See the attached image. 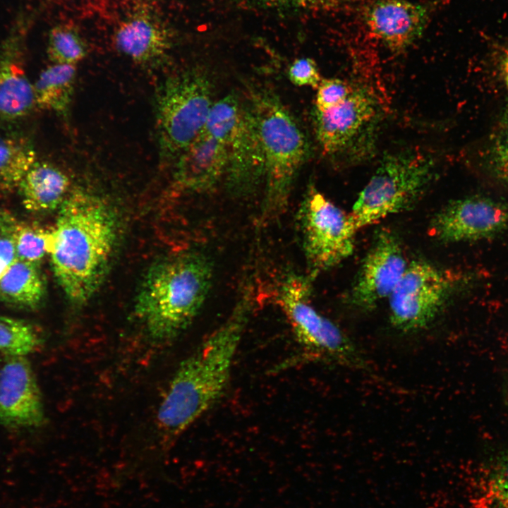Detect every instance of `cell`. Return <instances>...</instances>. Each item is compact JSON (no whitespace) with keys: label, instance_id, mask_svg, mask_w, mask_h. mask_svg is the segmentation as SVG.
<instances>
[{"label":"cell","instance_id":"cell-1","mask_svg":"<svg viewBox=\"0 0 508 508\" xmlns=\"http://www.w3.org/2000/svg\"><path fill=\"white\" fill-rule=\"evenodd\" d=\"M59 209L52 229V267L68 299L83 305L99 289L111 262L117 218L104 199L80 189L71 190Z\"/></svg>","mask_w":508,"mask_h":508},{"label":"cell","instance_id":"cell-2","mask_svg":"<svg viewBox=\"0 0 508 508\" xmlns=\"http://www.w3.org/2000/svg\"><path fill=\"white\" fill-rule=\"evenodd\" d=\"M252 305L248 289L227 320L181 363L157 411L159 425L165 432L181 433L221 397Z\"/></svg>","mask_w":508,"mask_h":508},{"label":"cell","instance_id":"cell-3","mask_svg":"<svg viewBox=\"0 0 508 508\" xmlns=\"http://www.w3.org/2000/svg\"><path fill=\"white\" fill-rule=\"evenodd\" d=\"M212 279V265L198 253L160 260L147 271L135 304V314L149 335L159 341L175 338L201 309Z\"/></svg>","mask_w":508,"mask_h":508},{"label":"cell","instance_id":"cell-4","mask_svg":"<svg viewBox=\"0 0 508 508\" xmlns=\"http://www.w3.org/2000/svg\"><path fill=\"white\" fill-rule=\"evenodd\" d=\"M265 158V215L280 212L288 202L294 181L308 153L306 136L281 100L270 91L251 97Z\"/></svg>","mask_w":508,"mask_h":508},{"label":"cell","instance_id":"cell-5","mask_svg":"<svg viewBox=\"0 0 508 508\" xmlns=\"http://www.w3.org/2000/svg\"><path fill=\"white\" fill-rule=\"evenodd\" d=\"M435 162L419 152L385 155L350 214L356 230L409 208L434 175Z\"/></svg>","mask_w":508,"mask_h":508},{"label":"cell","instance_id":"cell-6","mask_svg":"<svg viewBox=\"0 0 508 508\" xmlns=\"http://www.w3.org/2000/svg\"><path fill=\"white\" fill-rule=\"evenodd\" d=\"M209 80L188 71L167 78L156 97V120L161 159L180 155L205 131L212 107Z\"/></svg>","mask_w":508,"mask_h":508},{"label":"cell","instance_id":"cell-7","mask_svg":"<svg viewBox=\"0 0 508 508\" xmlns=\"http://www.w3.org/2000/svg\"><path fill=\"white\" fill-rule=\"evenodd\" d=\"M205 131L224 148L229 188L236 194L252 190L265 178V158L250 105L233 94L222 97L213 104Z\"/></svg>","mask_w":508,"mask_h":508},{"label":"cell","instance_id":"cell-8","mask_svg":"<svg viewBox=\"0 0 508 508\" xmlns=\"http://www.w3.org/2000/svg\"><path fill=\"white\" fill-rule=\"evenodd\" d=\"M310 277L290 272L282 278L277 303L293 333L305 349L315 356L358 368L365 361L355 344L310 302Z\"/></svg>","mask_w":508,"mask_h":508},{"label":"cell","instance_id":"cell-9","mask_svg":"<svg viewBox=\"0 0 508 508\" xmlns=\"http://www.w3.org/2000/svg\"><path fill=\"white\" fill-rule=\"evenodd\" d=\"M302 245L312 278L348 258L357 231L350 214L310 188L298 212Z\"/></svg>","mask_w":508,"mask_h":508},{"label":"cell","instance_id":"cell-10","mask_svg":"<svg viewBox=\"0 0 508 508\" xmlns=\"http://www.w3.org/2000/svg\"><path fill=\"white\" fill-rule=\"evenodd\" d=\"M453 288L454 280L433 265L411 262L388 298L391 324L402 332L428 327Z\"/></svg>","mask_w":508,"mask_h":508},{"label":"cell","instance_id":"cell-11","mask_svg":"<svg viewBox=\"0 0 508 508\" xmlns=\"http://www.w3.org/2000/svg\"><path fill=\"white\" fill-rule=\"evenodd\" d=\"M507 230L508 204L481 195L452 201L432 224L435 236L445 243L485 241Z\"/></svg>","mask_w":508,"mask_h":508},{"label":"cell","instance_id":"cell-12","mask_svg":"<svg viewBox=\"0 0 508 508\" xmlns=\"http://www.w3.org/2000/svg\"><path fill=\"white\" fill-rule=\"evenodd\" d=\"M378 116V103L363 88H353L341 103L325 110L315 108L313 121L317 139L327 154L350 148Z\"/></svg>","mask_w":508,"mask_h":508},{"label":"cell","instance_id":"cell-13","mask_svg":"<svg viewBox=\"0 0 508 508\" xmlns=\"http://www.w3.org/2000/svg\"><path fill=\"white\" fill-rule=\"evenodd\" d=\"M44 421L38 383L28 358L8 357L0 368V423L6 428H30Z\"/></svg>","mask_w":508,"mask_h":508},{"label":"cell","instance_id":"cell-14","mask_svg":"<svg viewBox=\"0 0 508 508\" xmlns=\"http://www.w3.org/2000/svg\"><path fill=\"white\" fill-rule=\"evenodd\" d=\"M408 265L397 238L389 232L380 233L358 272L351 289V303L368 309L388 298Z\"/></svg>","mask_w":508,"mask_h":508},{"label":"cell","instance_id":"cell-15","mask_svg":"<svg viewBox=\"0 0 508 508\" xmlns=\"http://www.w3.org/2000/svg\"><path fill=\"white\" fill-rule=\"evenodd\" d=\"M429 8L407 0H377L364 13L370 34L393 52L406 50L427 25Z\"/></svg>","mask_w":508,"mask_h":508},{"label":"cell","instance_id":"cell-16","mask_svg":"<svg viewBox=\"0 0 508 508\" xmlns=\"http://www.w3.org/2000/svg\"><path fill=\"white\" fill-rule=\"evenodd\" d=\"M226 168L224 147L205 131L176 159L174 179L182 189L201 191L215 185Z\"/></svg>","mask_w":508,"mask_h":508},{"label":"cell","instance_id":"cell-17","mask_svg":"<svg viewBox=\"0 0 508 508\" xmlns=\"http://www.w3.org/2000/svg\"><path fill=\"white\" fill-rule=\"evenodd\" d=\"M23 54L16 40L0 50V121L22 119L35 107L33 84L25 69Z\"/></svg>","mask_w":508,"mask_h":508},{"label":"cell","instance_id":"cell-18","mask_svg":"<svg viewBox=\"0 0 508 508\" xmlns=\"http://www.w3.org/2000/svg\"><path fill=\"white\" fill-rule=\"evenodd\" d=\"M114 42L120 52L140 64L161 59L171 45L167 29L145 13H136L121 23L115 32Z\"/></svg>","mask_w":508,"mask_h":508},{"label":"cell","instance_id":"cell-19","mask_svg":"<svg viewBox=\"0 0 508 508\" xmlns=\"http://www.w3.org/2000/svg\"><path fill=\"white\" fill-rule=\"evenodd\" d=\"M70 188L71 181L63 171L37 159L21 180L17 190L27 210L43 213L59 209L70 193Z\"/></svg>","mask_w":508,"mask_h":508},{"label":"cell","instance_id":"cell-20","mask_svg":"<svg viewBox=\"0 0 508 508\" xmlns=\"http://www.w3.org/2000/svg\"><path fill=\"white\" fill-rule=\"evenodd\" d=\"M45 289L38 264L19 258L0 279V300L21 309L38 308L44 300Z\"/></svg>","mask_w":508,"mask_h":508},{"label":"cell","instance_id":"cell-21","mask_svg":"<svg viewBox=\"0 0 508 508\" xmlns=\"http://www.w3.org/2000/svg\"><path fill=\"white\" fill-rule=\"evenodd\" d=\"M75 77V65L48 66L33 84L35 106L66 116L72 102Z\"/></svg>","mask_w":508,"mask_h":508},{"label":"cell","instance_id":"cell-22","mask_svg":"<svg viewBox=\"0 0 508 508\" xmlns=\"http://www.w3.org/2000/svg\"><path fill=\"white\" fill-rule=\"evenodd\" d=\"M37 160L34 145L28 137L16 133H0V193L17 190Z\"/></svg>","mask_w":508,"mask_h":508},{"label":"cell","instance_id":"cell-23","mask_svg":"<svg viewBox=\"0 0 508 508\" xmlns=\"http://www.w3.org/2000/svg\"><path fill=\"white\" fill-rule=\"evenodd\" d=\"M0 234L13 241L20 260L39 264L49 253L52 230L20 219L1 207Z\"/></svg>","mask_w":508,"mask_h":508},{"label":"cell","instance_id":"cell-24","mask_svg":"<svg viewBox=\"0 0 508 508\" xmlns=\"http://www.w3.org/2000/svg\"><path fill=\"white\" fill-rule=\"evenodd\" d=\"M42 338L36 328L21 319L0 315V353L26 357L37 350Z\"/></svg>","mask_w":508,"mask_h":508},{"label":"cell","instance_id":"cell-25","mask_svg":"<svg viewBox=\"0 0 508 508\" xmlns=\"http://www.w3.org/2000/svg\"><path fill=\"white\" fill-rule=\"evenodd\" d=\"M47 52L53 64L75 66L86 56L87 46L73 25L60 24L49 32Z\"/></svg>","mask_w":508,"mask_h":508},{"label":"cell","instance_id":"cell-26","mask_svg":"<svg viewBox=\"0 0 508 508\" xmlns=\"http://www.w3.org/2000/svg\"><path fill=\"white\" fill-rule=\"evenodd\" d=\"M486 160L492 176L508 188V107L491 138Z\"/></svg>","mask_w":508,"mask_h":508},{"label":"cell","instance_id":"cell-27","mask_svg":"<svg viewBox=\"0 0 508 508\" xmlns=\"http://www.w3.org/2000/svg\"><path fill=\"white\" fill-rule=\"evenodd\" d=\"M485 499L490 508H508V455L495 466L487 482Z\"/></svg>","mask_w":508,"mask_h":508},{"label":"cell","instance_id":"cell-28","mask_svg":"<svg viewBox=\"0 0 508 508\" xmlns=\"http://www.w3.org/2000/svg\"><path fill=\"white\" fill-rule=\"evenodd\" d=\"M354 87L339 78H324L317 87L315 108L325 110L343 102Z\"/></svg>","mask_w":508,"mask_h":508},{"label":"cell","instance_id":"cell-29","mask_svg":"<svg viewBox=\"0 0 508 508\" xmlns=\"http://www.w3.org/2000/svg\"><path fill=\"white\" fill-rule=\"evenodd\" d=\"M288 76L296 86H310L314 89H317L322 80L315 61L310 58L295 60L289 66Z\"/></svg>","mask_w":508,"mask_h":508},{"label":"cell","instance_id":"cell-30","mask_svg":"<svg viewBox=\"0 0 508 508\" xmlns=\"http://www.w3.org/2000/svg\"><path fill=\"white\" fill-rule=\"evenodd\" d=\"M274 5L287 6L307 9H328L338 6L344 0H267Z\"/></svg>","mask_w":508,"mask_h":508},{"label":"cell","instance_id":"cell-31","mask_svg":"<svg viewBox=\"0 0 508 508\" xmlns=\"http://www.w3.org/2000/svg\"><path fill=\"white\" fill-rule=\"evenodd\" d=\"M18 258L16 248L13 241L0 234V260L11 266Z\"/></svg>","mask_w":508,"mask_h":508},{"label":"cell","instance_id":"cell-32","mask_svg":"<svg viewBox=\"0 0 508 508\" xmlns=\"http://www.w3.org/2000/svg\"><path fill=\"white\" fill-rule=\"evenodd\" d=\"M501 68L503 80L508 87V52L502 59Z\"/></svg>","mask_w":508,"mask_h":508},{"label":"cell","instance_id":"cell-33","mask_svg":"<svg viewBox=\"0 0 508 508\" xmlns=\"http://www.w3.org/2000/svg\"><path fill=\"white\" fill-rule=\"evenodd\" d=\"M10 266L4 261L0 260V279L6 272Z\"/></svg>","mask_w":508,"mask_h":508}]
</instances>
